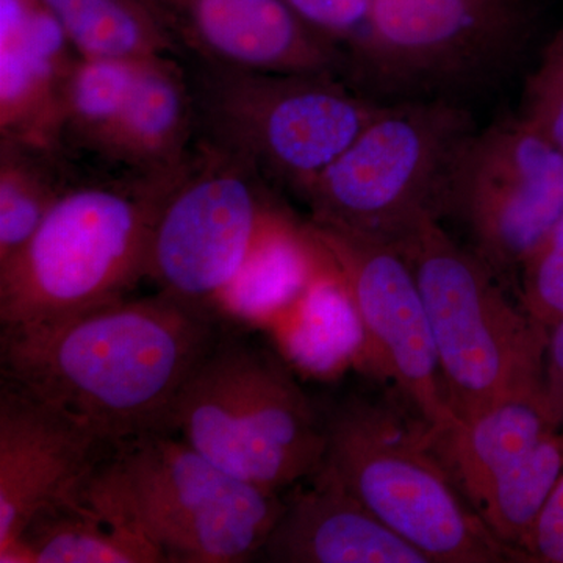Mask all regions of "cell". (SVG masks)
Here are the masks:
<instances>
[{"instance_id": "cell-1", "label": "cell", "mask_w": 563, "mask_h": 563, "mask_svg": "<svg viewBox=\"0 0 563 563\" xmlns=\"http://www.w3.org/2000/svg\"><path fill=\"white\" fill-rule=\"evenodd\" d=\"M220 313L158 291L2 331L5 383L117 450L166 421L185 383L220 343Z\"/></svg>"}, {"instance_id": "cell-2", "label": "cell", "mask_w": 563, "mask_h": 563, "mask_svg": "<svg viewBox=\"0 0 563 563\" xmlns=\"http://www.w3.org/2000/svg\"><path fill=\"white\" fill-rule=\"evenodd\" d=\"M190 161L163 174L101 165L81 172L77 162L38 231L0 266L2 331L47 324L128 298L146 279L152 231Z\"/></svg>"}, {"instance_id": "cell-3", "label": "cell", "mask_w": 563, "mask_h": 563, "mask_svg": "<svg viewBox=\"0 0 563 563\" xmlns=\"http://www.w3.org/2000/svg\"><path fill=\"white\" fill-rule=\"evenodd\" d=\"M165 432L244 483L282 493L328 453L325 417L272 352L222 336L174 402Z\"/></svg>"}, {"instance_id": "cell-4", "label": "cell", "mask_w": 563, "mask_h": 563, "mask_svg": "<svg viewBox=\"0 0 563 563\" xmlns=\"http://www.w3.org/2000/svg\"><path fill=\"white\" fill-rule=\"evenodd\" d=\"M393 243L420 288L444 391L459 420L542 390L550 333L510 301L476 252L455 242L435 214Z\"/></svg>"}, {"instance_id": "cell-5", "label": "cell", "mask_w": 563, "mask_h": 563, "mask_svg": "<svg viewBox=\"0 0 563 563\" xmlns=\"http://www.w3.org/2000/svg\"><path fill=\"white\" fill-rule=\"evenodd\" d=\"M184 60L195 92L198 139L299 198L384 110L336 74L266 73Z\"/></svg>"}, {"instance_id": "cell-6", "label": "cell", "mask_w": 563, "mask_h": 563, "mask_svg": "<svg viewBox=\"0 0 563 563\" xmlns=\"http://www.w3.org/2000/svg\"><path fill=\"white\" fill-rule=\"evenodd\" d=\"M325 465L432 563L515 562L429 450L424 422L351 399L325 415Z\"/></svg>"}, {"instance_id": "cell-7", "label": "cell", "mask_w": 563, "mask_h": 563, "mask_svg": "<svg viewBox=\"0 0 563 563\" xmlns=\"http://www.w3.org/2000/svg\"><path fill=\"white\" fill-rule=\"evenodd\" d=\"M114 487L166 563H244L284 507L282 493L232 476L172 432H152L111 451Z\"/></svg>"}, {"instance_id": "cell-8", "label": "cell", "mask_w": 563, "mask_h": 563, "mask_svg": "<svg viewBox=\"0 0 563 563\" xmlns=\"http://www.w3.org/2000/svg\"><path fill=\"white\" fill-rule=\"evenodd\" d=\"M473 132L451 103L384 107L303 192L310 221L396 242L421 218H442L448 177Z\"/></svg>"}, {"instance_id": "cell-9", "label": "cell", "mask_w": 563, "mask_h": 563, "mask_svg": "<svg viewBox=\"0 0 563 563\" xmlns=\"http://www.w3.org/2000/svg\"><path fill=\"white\" fill-rule=\"evenodd\" d=\"M287 220L261 174L198 139L152 231L146 279L163 295L220 313L254 255Z\"/></svg>"}, {"instance_id": "cell-10", "label": "cell", "mask_w": 563, "mask_h": 563, "mask_svg": "<svg viewBox=\"0 0 563 563\" xmlns=\"http://www.w3.org/2000/svg\"><path fill=\"white\" fill-rule=\"evenodd\" d=\"M443 214L462 222L496 276L517 273L563 217V152L520 117L473 132L448 177Z\"/></svg>"}, {"instance_id": "cell-11", "label": "cell", "mask_w": 563, "mask_h": 563, "mask_svg": "<svg viewBox=\"0 0 563 563\" xmlns=\"http://www.w3.org/2000/svg\"><path fill=\"white\" fill-rule=\"evenodd\" d=\"M310 239L342 284L377 365L429 429L459 421L446 391L431 324L406 255L390 240L309 221Z\"/></svg>"}, {"instance_id": "cell-12", "label": "cell", "mask_w": 563, "mask_h": 563, "mask_svg": "<svg viewBox=\"0 0 563 563\" xmlns=\"http://www.w3.org/2000/svg\"><path fill=\"white\" fill-rule=\"evenodd\" d=\"M523 0H373L355 57L393 87L487 79L523 47Z\"/></svg>"}, {"instance_id": "cell-13", "label": "cell", "mask_w": 563, "mask_h": 563, "mask_svg": "<svg viewBox=\"0 0 563 563\" xmlns=\"http://www.w3.org/2000/svg\"><path fill=\"white\" fill-rule=\"evenodd\" d=\"M185 58L266 70L331 73L344 52L307 25L284 0H143Z\"/></svg>"}, {"instance_id": "cell-14", "label": "cell", "mask_w": 563, "mask_h": 563, "mask_svg": "<svg viewBox=\"0 0 563 563\" xmlns=\"http://www.w3.org/2000/svg\"><path fill=\"white\" fill-rule=\"evenodd\" d=\"M76 421L3 380L0 390V558L36 515L111 453Z\"/></svg>"}, {"instance_id": "cell-15", "label": "cell", "mask_w": 563, "mask_h": 563, "mask_svg": "<svg viewBox=\"0 0 563 563\" xmlns=\"http://www.w3.org/2000/svg\"><path fill=\"white\" fill-rule=\"evenodd\" d=\"M262 555L276 563H432L383 523L325 463L285 496Z\"/></svg>"}, {"instance_id": "cell-16", "label": "cell", "mask_w": 563, "mask_h": 563, "mask_svg": "<svg viewBox=\"0 0 563 563\" xmlns=\"http://www.w3.org/2000/svg\"><path fill=\"white\" fill-rule=\"evenodd\" d=\"M79 57L43 0H0L2 140L58 150L63 95Z\"/></svg>"}, {"instance_id": "cell-17", "label": "cell", "mask_w": 563, "mask_h": 563, "mask_svg": "<svg viewBox=\"0 0 563 563\" xmlns=\"http://www.w3.org/2000/svg\"><path fill=\"white\" fill-rule=\"evenodd\" d=\"M107 457L36 515L0 563H166L122 501Z\"/></svg>"}, {"instance_id": "cell-18", "label": "cell", "mask_w": 563, "mask_h": 563, "mask_svg": "<svg viewBox=\"0 0 563 563\" xmlns=\"http://www.w3.org/2000/svg\"><path fill=\"white\" fill-rule=\"evenodd\" d=\"M196 140L195 92L184 58H141L98 165L141 174L176 172L190 161Z\"/></svg>"}, {"instance_id": "cell-19", "label": "cell", "mask_w": 563, "mask_h": 563, "mask_svg": "<svg viewBox=\"0 0 563 563\" xmlns=\"http://www.w3.org/2000/svg\"><path fill=\"white\" fill-rule=\"evenodd\" d=\"M553 431L558 429L548 415L542 388L504 399L448 428L424 424V440L473 507L499 474Z\"/></svg>"}, {"instance_id": "cell-20", "label": "cell", "mask_w": 563, "mask_h": 563, "mask_svg": "<svg viewBox=\"0 0 563 563\" xmlns=\"http://www.w3.org/2000/svg\"><path fill=\"white\" fill-rule=\"evenodd\" d=\"M76 168L62 151L0 141V266L35 235Z\"/></svg>"}, {"instance_id": "cell-21", "label": "cell", "mask_w": 563, "mask_h": 563, "mask_svg": "<svg viewBox=\"0 0 563 563\" xmlns=\"http://www.w3.org/2000/svg\"><path fill=\"white\" fill-rule=\"evenodd\" d=\"M80 57L140 58L174 55L179 44L143 0H43Z\"/></svg>"}, {"instance_id": "cell-22", "label": "cell", "mask_w": 563, "mask_h": 563, "mask_svg": "<svg viewBox=\"0 0 563 563\" xmlns=\"http://www.w3.org/2000/svg\"><path fill=\"white\" fill-rule=\"evenodd\" d=\"M136 65L139 60L79 57L63 95L57 140L63 154L98 165L128 101Z\"/></svg>"}, {"instance_id": "cell-23", "label": "cell", "mask_w": 563, "mask_h": 563, "mask_svg": "<svg viewBox=\"0 0 563 563\" xmlns=\"http://www.w3.org/2000/svg\"><path fill=\"white\" fill-rule=\"evenodd\" d=\"M563 474V431H553L542 442L499 474L474 503L492 536L520 562V551Z\"/></svg>"}, {"instance_id": "cell-24", "label": "cell", "mask_w": 563, "mask_h": 563, "mask_svg": "<svg viewBox=\"0 0 563 563\" xmlns=\"http://www.w3.org/2000/svg\"><path fill=\"white\" fill-rule=\"evenodd\" d=\"M520 306L548 333L563 321V217L518 269Z\"/></svg>"}, {"instance_id": "cell-25", "label": "cell", "mask_w": 563, "mask_h": 563, "mask_svg": "<svg viewBox=\"0 0 563 563\" xmlns=\"http://www.w3.org/2000/svg\"><path fill=\"white\" fill-rule=\"evenodd\" d=\"M520 118L563 152V31L526 81Z\"/></svg>"}, {"instance_id": "cell-26", "label": "cell", "mask_w": 563, "mask_h": 563, "mask_svg": "<svg viewBox=\"0 0 563 563\" xmlns=\"http://www.w3.org/2000/svg\"><path fill=\"white\" fill-rule=\"evenodd\" d=\"M307 25L333 43L357 49L368 27L373 0H284Z\"/></svg>"}, {"instance_id": "cell-27", "label": "cell", "mask_w": 563, "mask_h": 563, "mask_svg": "<svg viewBox=\"0 0 563 563\" xmlns=\"http://www.w3.org/2000/svg\"><path fill=\"white\" fill-rule=\"evenodd\" d=\"M520 562L563 563V474L521 548Z\"/></svg>"}, {"instance_id": "cell-28", "label": "cell", "mask_w": 563, "mask_h": 563, "mask_svg": "<svg viewBox=\"0 0 563 563\" xmlns=\"http://www.w3.org/2000/svg\"><path fill=\"white\" fill-rule=\"evenodd\" d=\"M543 398L551 422L555 429L563 431V321L548 335Z\"/></svg>"}]
</instances>
